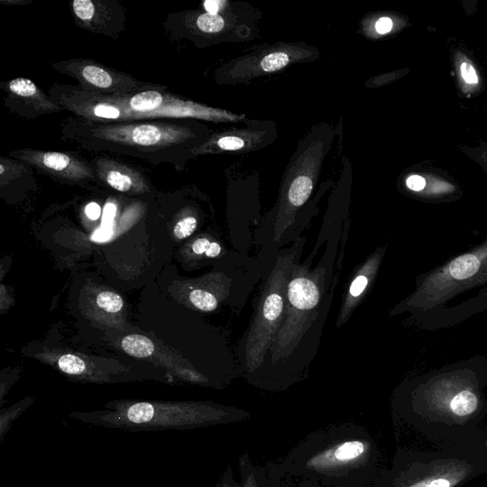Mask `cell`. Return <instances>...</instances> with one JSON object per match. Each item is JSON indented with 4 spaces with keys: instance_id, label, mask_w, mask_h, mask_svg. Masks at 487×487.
Segmentation results:
<instances>
[{
    "instance_id": "cb8c5ba5",
    "label": "cell",
    "mask_w": 487,
    "mask_h": 487,
    "mask_svg": "<svg viewBox=\"0 0 487 487\" xmlns=\"http://www.w3.org/2000/svg\"><path fill=\"white\" fill-rule=\"evenodd\" d=\"M217 146L224 151H237L245 146V142L239 137L224 136L218 139Z\"/></svg>"
},
{
    "instance_id": "83f0119b",
    "label": "cell",
    "mask_w": 487,
    "mask_h": 487,
    "mask_svg": "<svg viewBox=\"0 0 487 487\" xmlns=\"http://www.w3.org/2000/svg\"><path fill=\"white\" fill-rule=\"evenodd\" d=\"M425 180L420 175H411L407 179V186L408 189L414 190V192H421L425 189Z\"/></svg>"
},
{
    "instance_id": "7402d4cb",
    "label": "cell",
    "mask_w": 487,
    "mask_h": 487,
    "mask_svg": "<svg viewBox=\"0 0 487 487\" xmlns=\"http://www.w3.org/2000/svg\"><path fill=\"white\" fill-rule=\"evenodd\" d=\"M289 57L285 53H274L266 55L261 62L264 72L273 73L288 64Z\"/></svg>"
},
{
    "instance_id": "d4e9b609",
    "label": "cell",
    "mask_w": 487,
    "mask_h": 487,
    "mask_svg": "<svg viewBox=\"0 0 487 487\" xmlns=\"http://www.w3.org/2000/svg\"><path fill=\"white\" fill-rule=\"evenodd\" d=\"M215 487H239V481H236L235 472L230 466H227Z\"/></svg>"
},
{
    "instance_id": "5b68a950",
    "label": "cell",
    "mask_w": 487,
    "mask_h": 487,
    "mask_svg": "<svg viewBox=\"0 0 487 487\" xmlns=\"http://www.w3.org/2000/svg\"><path fill=\"white\" fill-rule=\"evenodd\" d=\"M295 253L293 252L279 258L266 282L245 344L246 365L250 371L258 369L263 364L280 329L285 315L286 289Z\"/></svg>"
},
{
    "instance_id": "44dd1931",
    "label": "cell",
    "mask_w": 487,
    "mask_h": 487,
    "mask_svg": "<svg viewBox=\"0 0 487 487\" xmlns=\"http://www.w3.org/2000/svg\"><path fill=\"white\" fill-rule=\"evenodd\" d=\"M58 367L68 375H80L85 372L86 364L76 355L65 354L58 360Z\"/></svg>"
},
{
    "instance_id": "8fae6325",
    "label": "cell",
    "mask_w": 487,
    "mask_h": 487,
    "mask_svg": "<svg viewBox=\"0 0 487 487\" xmlns=\"http://www.w3.org/2000/svg\"><path fill=\"white\" fill-rule=\"evenodd\" d=\"M98 181L116 192L141 194L151 192L148 178L128 165L108 157H96L91 162Z\"/></svg>"
},
{
    "instance_id": "2e32d148",
    "label": "cell",
    "mask_w": 487,
    "mask_h": 487,
    "mask_svg": "<svg viewBox=\"0 0 487 487\" xmlns=\"http://www.w3.org/2000/svg\"><path fill=\"white\" fill-rule=\"evenodd\" d=\"M478 403V398L474 393L464 390L456 395L451 401L450 410L454 414L464 417L472 414L477 410Z\"/></svg>"
},
{
    "instance_id": "603a6c76",
    "label": "cell",
    "mask_w": 487,
    "mask_h": 487,
    "mask_svg": "<svg viewBox=\"0 0 487 487\" xmlns=\"http://www.w3.org/2000/svg\"><path fill=\"white\" fill-rule=\"evenodd\" d=\"M197 228V219L194 217H186L179 220L174 226V233L177 239L189 237Z\"/></svg>"
},
{
    "instance_id": "8992f818",
    "label": "cell",
    "mask_w": 487,
    "mask_h": 487,
    "mask_svg": "<svg viewBox=\"0 0 487 487\" xmlns=\"http://www.w3.org/2000/svg\"><path fill=\"white\" fill-rule=\"evenodd\" d=\"M321 273L316 270L309 273L304 266L293 268L286 289L285 315L270 349L273 360L286 357L293 349L309 320L316 314L324 280Z\"/></svg>"
},
{
    "instance_id": "1f68e13d",
    "label": "cell",
    "mask_w": 487,
    "mask_h": 487,
    "mask_svg": "<svg viewBox=\"0 0 487 487\" xmlns=\"http://www.w3.org/2000/svg\"><path fill=\"white\" fill-rule=\"evenodd\" d=\"M210 244L212 242H210L209 240L205 239V238H201V239L195 241L194 245H192V250L198 255H205V252L210 247Z\"/></svg>"
},
{
    "instance_id": "6da1fadb",
    "label": "cell",
    "mask_w": 487,
    "mask_h": 487,
    "mask_svg": "<svg viewBox=\"0 0 487 487\" xmlns=\"http://www.w3.org/2000/svg\"><path fill=\"white\" fill-rule=\"evenodd\" d=\"M276 463L309 487H373L385 471L376 439L353 423L309 433Z\"/></svg>"
},
{
    "instance_id": "f1b7e54d",
    "label": "cell",
    "mask_w": 487,
    "mask_h": 487,
    "mask_svg": "<svg viewBox=\"0 0 487 487\" xmlns=\"http://www.w3.org/2000/svg\"><path fill=\"white\" fill-rule=\"evenodd\" d=\"M392 20L390 19L389 17H380V19L376 22V25H375L377 33L380 35L387 34V33H389L390 30H392Z\"/></svg>"
},
{
    "instance_id": "7c38bea8",
    "label": "cell",
    "mask_w": 487,
    "mask_h": 487,
    "mask_svg": "<svg viewBox=\"0 0 487 487\" xmlns=\"http://www.w3.org/2000/svg\"><path fill=\"white\" fill-rule=\"evenodd\" d=\"M239 466V487H270L266 466H259L251 460L250 456L244 453L238 458Z\"/></svg>"
},
{
    "instance_id": "3957f363",
    "label": "cell",
    "mask_w": 487,
    "mask_h": 487,
    "mask_svg": "<svg viewBox=\"0 0 487 487\" xmlns=\"http://www.w3.org/2000/svg\"><path fill=\"white\" fill-rule=\"evenodd\" d=\"M48 93L55 104L76 118L98 122L194 119L213 122L242 118L228 111L187 100L167 91L165 86L146 89L131 95H95L80 86L53 84Z\"/></svg>"
},
{
    "instance_id": "d6a6232c",
    "label": "cell",
    "mask_w": 487,
    "mask_h": 487,
    "mask_svg": "<svg viewBox=\"0 0 487 487\" xmlns=\"http://www.w3.org/2000/svg\"><path fill=\"white\" fill-rule=\"evenodd\" d=\"M85 212L91 220H98L101 215V208L96 203H91L86 207Z\"/></svg>"
},
{
    "instance_id": "d6986e66",
    "label": "cell",
    "mask_w": 487,
    "mask_h": 487,
    "mask_svg": "<svg viewBox=\"0 0 487 487\" xmlns=\"http://www.w3.org/2000/svg\"><path fill=\"white\" fill-rule=\"evenodd\" d=\"M190 301L195 308L203 311H214L218 304L217 297L209 291H202V289H194L190 291Z\"/></svg>"
},
{
    "instance_id": "ac0fdd59",
    "label": "cell",
    "mask_w": 487,
    "mask_h": 487,
    "mask_svg": "<svg viewBox=\"0 0 487 487\" xmlns=\"http://www.w3.org/2000/svg\"><path fill=\"white\" fill-rule=\"evenodd\" d=\"M265 466L266 471H268L270 487H309L286 476L278 468L276 461H270Z\"/></svg>"
},
{
    "instance_id": "ffe728a7",
    "label": "cell",
    "mask_w": 487,
    "mask_h": 487,
    "mask_svg": "<svg viewBox=\"0 0 487 487\" xmlns=\"http://www.w3.org/2000/svg\"><path fill=\"white\" fill-rule=\"evenodd\" d=\"M96 304L99 308L107 312H110V313L121 311L124 306L122 297L118 294L111 293V291H103V293H99L98 298H96Z\"/></svg>"
},
{
    "instance_id": "7a4b0ae2",
    "label": "cell",
    "mask_w": 487,
    "mask_h": 487,
    "mask_svg": "<svg viewBox=\"0 0 487 487\" xmlns=\"http://www.w3.org/2000/svg\"><path fill=\"white\" fill-rule=\"evenodd\" d=\"M194 119L98 122L70 116L61 125V139L83 149L136 157L157 166L183 171L201 146L205 129Z\"/></svg>"
},
{
    "instance_id": "9c48e42d",
    "label": "cell",
    "mask_w": 487,
    "mask_h": 487,
    "mask_svg": "<svg viewBox=\"0 0 487 487\" xmlns=\"http://www.w3.org/2000/svg\"><path fill=\"white\" fill-rule=\"evenodd\" d=\"M71 7L81 29L113 38L125 30V10L118 0H75Z\"/></svg>"
},
{
    "instance_id": "ba28073f",
    "label": "cell",
    "mask_w": 487,
    "mask_h": 487,
    "mask_svg": "<svg viewBox=\"0 0 487 487\" xmlns=\"http://www.w3.org/2000/svg\"><path fill=\"white\" fill-rule=\"evenodd\" d=\"M8 156L29 165L39 174L66 184L84 185L98 181L91 162L72 152L19 149L10 151Z\"/></svg>"
},
{
    "instance_id": "52a82bcc",
    "label": "cell",
    "mask_w": 487,
    "mask_h": 487,
    "mask_svg": "<svg viewBox=\"0 0 487 487\" xmlns=\"http://www.w3.org/2000/svg\"><path fill=\"white\" fill-rule=\"evenodd\" d=\"M52 66L57 72L77 81L82 90L95 95H127L158 85L144 82L128 73L86 58H70Z\"/></svg>"
},
{
    "instance_id": "9a60e30c",
    "label": "cell",
    "mask_w": 487,
    "mask_h": 487,
    "mask_svg": "<svg viewBox=\"0 0 487 487\" xmlns=\"http://www.w3.org/2000/svg\"><path fill=\"white\" fill-rule=\"evenodd\" d=\"M313 183L308 176H299L293 180L288 190V201L294 207H301L311 196Z\"/></svg>"
},
{
    "instance_id": "836d02e7",
    "label": "cell",
    "mask_w": 487,
    "mask_h": 487,
    "mask_svg": "<svg viewBox=\"0 0 487 487\" xmlns=\"http://www.w3.org/2000/svg\"><path fill=\"white\" fill-rule=\"evenodd\" d=\"M220 253L221 246L219 245V244L212 242V244H210V247L209 248V250H208L207 252H205V256H207V257L214 258L217 257V256L219 255Z\"/></svg>"
},
{
    "instance_id": "4fadbf2b",
    "label": "cell",
    "mask_w": 487,
    "mask_h": 487,
    "mask_svg": "<svg viewBox=\"0 0 487 487\" xmlns=\"http://www.w3.org/2000/svg\"><path fill=\"white\" fill-rule=\"evenodd\" d=\"M121 346L127 354L136 358L151 356L154 351V342L143 335H129L122 340Z\"/></svg>"
},
{
    "instance_id": "f546056e",
    "label": "cell",
    "mask_w": 487,
    "mask_h": 487,
    "mask_svg": "<svg viewBox=\"0 0 487 487\" xmlns=\"http://www.w3.org/2000/svg\"><path fill=\"white\" fill-rule=\"evenodd\" d=\"M226 4L227 2L221 1V0H207L204 2V8L205 12L210 14L219 15V12Z\"/></svg>"
},
{
    "instance_id": "4dcf8cb0",
    "label": "cell",
    "mask_w": 487,
    "mask_h": 487,
    "mask_svg": "<svg viewBox=\"0 0 487 487\" xmlns=\"http://www.w3.org/2000/svg\"><path fill=\"white\" fill-rule=\"evenodd\" d=\"M114 215H116V207L111 204L107 205L105 212H104L102 227L113 228Z\"/></svg>"
},
{
    "instance_id": "5bb4252c",
    "label": "cell",
    "mask_w": 487,
    "mask_h": 487,
    "mask_svg": "<svg viewBox=\"0 0 487 487\" xmlns=\"http://www.w3.org/2000/svg\"><path fill=\"white\" fill-rule=\"evenodd\" d=\"M479 260L475 255H466L461 256L453 261L449 266V273L453 278L464 280L472 277L479 270Z\"/></svg>"
},
{
    "instance_id": "30bf717a",
    "label": "cell",
    "mask_w": 487,
    "mask_h": 487,
    "mask_svg": "<svg viewBox=\"0 0 487 487\" xmlns=\"http://www.w3.org/2000/svg\"><path fill=\"white\" fill-rule=\"evenodd\" d=\"M1 89L5 93V107L21 118L35 119L64 111L53 102L49 93L28 78L17 77L1 83Z\"/></svg>"
},
{
    "instance_id": "e575fe53",
    "label": "cell",
    "mask_w": 487,
    "mask_h": 487,
    "mask_svg": "<svg viewBox=\"0 0 487 487\" xmlns=\"http://www.w3.org/2000/svg\"><path fill=\"white\" fill-rule=\"evenodd\" d=\"M1 3L7 4V5L8 4H27V3H30V1H27V2H25V1H20V2L1 1Z\"/></svg>"
},
{
    "instance_id": "4316f807",
    "label": "cell",
    "mask_w": 487,
    "mask_h": 487,
    "mask_svg": "<svg viewBox=\"0 0 487 487\" xmlns=\"http://www.w3.org/2000/svg\"><path fill=\"white\" fill-rule=\"evenodd\" d=\"M113 235V228L101 227L96 230L93 236H91V241L95 243H105L107 241H110Z\"/></svg>"
},
{
    "instance_id": "e0dca14e",
    "label": "cell",
    "mask_w": 487,
    "mask_h": 487,
    "mask_svg": "<svg viewBox=\"0 0 487 487\" xmlns=\"http://www.w3.org/2000/svg\"><path fill=\"white\" fill-rule=\"evenodd\" d=\"M367 285H369V276L365 274V270H362V273L354 279L351 286H350L349 296H347L346 304H344L342 311L341 316L342 318H346L349 312L354 308L355 304L359 301L360 297L364 293Z\"/></svg>"
},
{
    "instance_id": "277c9868",
    "label": "cell",
    "mask_w": 487,
    "mask_h": 487,
    "mask_svg": "<svg viewBox=\"0 0 487 487\" xmlns=\"http://www.w3.org/2000/svg\"><path fill=\"white\" fill-rule=\"evenodd\" d=\"M71 417L102 428L129 431L194 430L242 422L250 418L247 411L209 403H118L111 410L73 413Z\"/></svg>"
},
{
    "instance_id": "484cf974",
    "label": "cell",
    "mask_w": 487,
    "mask_h": 487,
    "mask_svg": "<svg viewBox=\"0 0 487 487\" xmlns=\"http://www.w3.org/2000/svg\"><path fill=\"white\" fill-rule=\"evenodd\" d=\"M461 76L463 80L468 84H477L479 82L478 75L475 68L468 62H463L461 66Z\"/></svg>"
}]
</instances>
